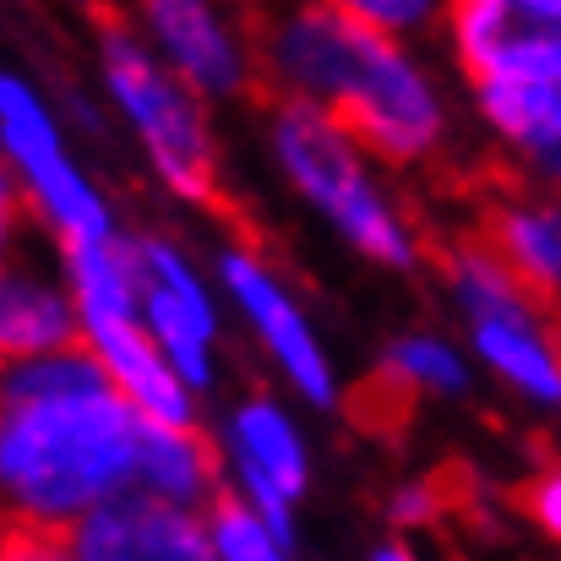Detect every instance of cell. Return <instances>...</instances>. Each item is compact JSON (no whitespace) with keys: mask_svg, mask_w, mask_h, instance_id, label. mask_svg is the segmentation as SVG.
Masks as SVG:
<instances>
[{"mask_svg":"<svg viewBox=\"0 0 561 561\" xmlns=\"http://www.w3.org/2000/svg\"><path fill=\"white\" fill-rule=\"evenodd\" d=\"M82 333L93 344V355L104 360V371L121 381V392L159 425L186 431L191 425V403L175 366L153 350V339L137 328L131 311H110V306H82Z\"/></svg>","mask_w":561,"mask_h":561,"instance_id":"cell-8","label":"cell"},{"mask_svg":"<svg viewBox=\"0 0 561 561\" xmlns=\"http://www.w3.org/2000/svg\"><path fill=\"white\" fill-rule=\"evenodd\" d=\"M371 27H403V22H425V5H355Z\"/></svg>","mask_w":561,"mask_h":561,"instance_id":"cell-21","label":"cell"},{"mask_svg":"<svg viewBox=\"0 0 561 561\" xmlns=\"http://www.w3.org/2000/svg\"><path fill=\"white\" fill-rule=\"evenodd\" d=\"M256 77L295 82L300 99L322 104L333 126L381 159H420L442 137V104L425 77L392 49L355 5H311L256 33Z\"/></svg>","mask_w":561,"mask_h":561,"instance_id":"cell-1","label":"cell"},{"mask_svg":"<svg viewBox=\"0 0 561 561\" xmlns=\"http://www.w3.org/2000/svg\"><path fill=\"white\" fill-rule=\"evenodd\" d=\"M540 159H546V170H551V175H557V181H561V142H557V148H546Z\"/></svg>","mask_w":561,"mask_h":561,"instance_id":"cell-22","label":"cell"},{"mask_svg":"<svg viewBox=\"0 0 561 561\" xmlns=\"http://www.w3.org/2000/svg\"><path fill=\"white\" fill-rule=\"evenodd\" d=\"M104 71H110V88H115V99L126 104L131 126L142 131V142H148L159 175L181 191L186 202H202V207L234 218V213H229V196L218 186L213 137H207V126H202L191 93L170 71H159V60H148V49H142L121 22L104 27ZM234 224H240V218H234Z\"/></svg>","mask_w":561,"mask_h":561,"instance_id":"cell-3","label":"cell"},{"mask_svg":"<svg viewBox=\"0 0 561 561\" xmlns=\"http://www.w3.org/2000/svg\"><path fill=\"white\" fill-rule=\"evenodd\" d=\"M137 251H142V278H148V284H142V295H148V322L159 328V344H164L170 366H175V376H186V381H207L213 311H207L196 278L186 273V262H181L170 245H159V240H148V245H137Z\"/></svg>","mask_w":561,"mask_h":561,"instance_id":"cell-9","label":"cell"},{"mask_svg":"<svg viewBox=\"0 0 561 561\" xmlns=\"http://www.w3.org/2000/svg\"><path fill=\"white\" fill-rule=\"evenodd\" d=\"M387 366L398 376H409L414 387H463V366L442 344H431V339H403L387 355Z\"/></svg>","mask_w":561,"mask_h":561,"instance_id":"cell-19","label":"cell"},{"mask_svg":"<svg viewBox=\"0 0 561 561\" xmlns=\"http://www.w3.org/2000/svg\"><path fill=\"white\" fill-rule=\"evenodd\" d=\"M480 104L485 115L529 142V148H557L561 142V77H524V82H480Z\"/></svg>","mask_w":561,"mask_h":561,"instance_id":"cell-15","label":"cell"},{"mask_svg":"<svg viewBox=\"0 0 561 561\" xmlns=\"http://www.w3.org/2000/svg\"><path fill=\"white\" fill-rule=\"evenodd\" d=\"M458 55L480 82H524V77H561V0H469L453 5Z\"/></svg>","mask_w":561,"mask_h":561,"instance_id":"cell-6","label":"cell"},{"mask_svg":"<svg viewBox=\"0 0 561 561\" xmlns=\"http://www.w3.org/2000/svg\"><path fill=\"white\" fill-rule=\"evenodd\" d=\"M0 110H5V153L22 164L27 186L38 196V207L55 218L66 251H93V245H110V218H104V202L93 196V186L71 170V159L60 153L55 142V126L49 115L38 110V99L5 77L0 82Z\"/></svg>","mask_w":561,"mask_h":561,"instance_id":"cell-5","label":"cell"},{"mask_svg":"<svg viewBox=\"0 0 561 561\" xmlns=\"http://www.w3.org/2000/svg\"><path fill=\"white\" fill-rule=\"evenodd\" d=\"M409 403H414V381L387 366V371H376L371 381H360V387H355L350 414H355L366 431H376V436H398V431H403V420H409Z\"/></svg>","mask_w":561,"mask_h":561,"instance_id":"cell-18","label":"cell"},{"mask_svg":"<svg viewBox=\"0 0 561 561\" xmlns=\"http://www.w3.org/2000/svg\"><path fill=\"white\" fill-rule=\"evenodd\" d=\"M213 546L224 561H284V540L267 529V518L229 491L213 496Z\"/></svg>","mask_w":561,"mask_h":561,"instance_id":"cell-17","label":"cell"},{"mask_svg":"<svg viewBox=\"0 0 561 561\" xmlns=\"http://www.w3.org/2000/svg\"><path fill=\"white\" fill-rule=\"evenodd\" d=\"M376 561H409V551L403 546H387V551H376Z\"/></svg>","mask_w":561,"mask_h":561,"instance_id":"cell-23","label":"cell"},{"mask_svg":"<svg viewBox=\"0 0 561 561\" xmlns=\"http://www.w3.org/2000/svg\"><path fill=\"white\" fill-rule=\"evenodd\" d=\"M213 480V453L202 436L170 431L142 414V453H137V491H153L164 502H196Z\"/></svg>","mask_w":561,"mask_h":561,"instance_id":"cell-13","label":"cell"},{"mask_svg":"<svg viewBox=\"0 0 561 561\" xmlns=\"http://www.w3.org/2000/svg\"><path fill=\"white\" fill-rule=\"evenodd\" d=\"M224 278L229 289L240 295V306L251 311V322L262 328L267 350L278 355V366L300 381V392L311 403H333V381H328V360L317 355L311 333H306V317L289 306V295L251 262V256H224Z\"/></svg>","mask_w":561,"mask_h":561,"instance_id":"cell-10","label":"cell"},{"mask_svg":"<svg viewBox=\"0 0 561 561\" xmlns=\"http://www.w3.org/2000/svg\"><path fill=\"white\" fill-rule=\"evenodd\" d=\"M77 561H218V546L202 535L181 502L153 491H126L71 524Z\"/></svg>","mask_w":561,"mask_h":561,"instance_id":"cell-7","label":"cell"},{"mask_svg":"<svg viewBox=\"0 0 561 561\" xmlns=\"http://www.w3.org/2000/svg\"><path fill=\"white\" fill-rule=\"evenodd\" d=\"M518 502L529 507V518H535L546 535H557V540H561V469L535 474V480L518 491Z\"/></svg>","mask_w":561,"mask_h":561,"instance_id":"cell-20","label":"cell"},{"mask_svg":"<svg viewBox=\"0 0 561 561\" xmlns=\"http://www.w3.org/2000/svg\"><path fill=\"white\" fill-rule=\"evenodd\" d=\"M148 22L159 33V44L170 49L175 71L196 82V88H213V93H240L256 82V71H245L240 49L229 44V33L213 22V11L202 5H181V0H159L148 5Z\"/></svg>","mask_w":561,"mask_h":561,"instance_id":"cell-11","label":"cell"},{"mask_svg":"<svg viewBox=\"0 0 561 561\" xmlns=\"http://www.w3.org/2000/svg\"><path fill=\"white\" fill-rule=\"evenodd\" d=\"M278 159L289 170V181L306 191L366 256L403 267L414 251L398 229V218L387 213V202L376 196V186L360 175V159L350 148V137L333 126V115L311 99H278Z\"/></svg>","mask_w":561,"mask_h":561,"instance_id":"cell-4","label":"cell"},{"mask_svg":"<svg viewBox=\"0 0 561 561\" xmlns=\"http://www.w3.org/2000/svg\"><path fill=\"white\" fill-rule=\"evenodd\" d=\"M234 442H240L245 480H262L284 502L300 496V485H306V453H300V436L289 431V420L273 403H262V398L245 403L234 414Z\"/></svg>","mask_w":561,"mask_h":561,"instance_id":"cell-12","label":"cell"},{"mask_svg":"<svg viewBox=\"0 0 561 561\" xmlns=\"http://www.w3.org/2000/svg\"><path fill=\"white\" fill-rule=\"evenodd\" d=\"M0 339H5V355L11 360H38V355H55L66 350L77 333H71V306H60L49 289L38 284H5V300H0Z\"/></svg>","mask_w":561,"mask_h":561,"instance_id":"cell-16","label":"cell"},{"mask_svg":"<svg viewBox=\"0 0 561 561\" xmlns=\"http://www.w3.org/2000/svg\"><path fill=\"white\" fill-rule=\"evenodd\" d=\"M474 344L480 355L502 376H513L524 392L535 398H561V355L535 333V322L518 317H480L474 322Z\"/></svg>","mask_w":561,"mask_h":561,"instance_id":"cell-14","label":"cell"},{"mask_svg":"<svg viewBox=\"0 0 561 561\" xmlns=\"http://www.w3.org/2000/svg\"><path fill=\"white\" fill-rule=\"evenodd\" d=\"M137 453H142V409L126 392L77 387V392H38L5 398V436L0 469L11 502L33 524H82L93 507L137 491Z\"/></svg>","mask_w":561,"mask_h":561,"instance_id":"cell-2","label":"cell"}]
</instances>
